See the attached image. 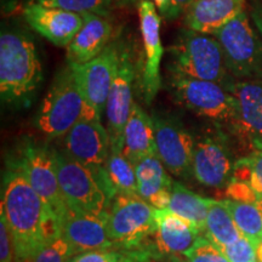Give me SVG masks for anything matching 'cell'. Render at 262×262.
Listing matches in <instances>:
<instances>
[{
	"label": "cell",
	"mask_w": 262,
	"mask_h": 262,
	"mask_svg": "<svg viewBox=\"0 0 262 262\" xmlns=\"http://www.w3.org/2000/svg\"><path fill=\"white\" fill-rule=\"evenodd\" d=\"M15 250V262H31L40 249L61 234L56 211L18 170L9 166L3 179L2 208Z\"/></svg>",
	"instance_id": "cell-1"
},
{
	"label": "cell",
	"mask_w": 262,
	"mask_h": 262,
	"mask_svg": "<svg viewBox=\"0 0 262 262\" xmlns=\"http://www.w3.org/2000/svg\"><path fill=\"white\" fill-rule=\"evenodd\" d=\"M42 80L37 47L28 33L3 27L0 34V95L14 107H28Z\"/></svg>",
	"instance_id": "cell-2"
},
{
	"label": "cell",
	"mask_w": 262,
	"mask_h": 262,
	"mask_svg": "<svg viewBox=\"0 0 262 262\" xmlns=\"http://www.w3.org/2000/svg\"><path fill=\"white\" fill-rule=\"evenodd\" d=\"M168 71L170 74L215 81L229 91L235 83L227 70L217 39L187 27L179 33L169 48Z\"/></svg>",
	"instance_id": "cell-3"
},
{
	"label": "cell",
	"mask_w": 262,
	"mask_h": 262,
	"mask_svg": "<svg viewBox=\"0 0 262 262\" xmlns=\"http://www.w3.org/2000/svg\"><path fill=\"white\" fill-rule=\"evenodd\" d=\"M85 100L73 66L68 63L56 74L39 108L35 124L44 135L61 137L83 117Z\"/></svg>",
	"instance_id": "cell-4"
},
{
	"label": "cell",
	"mask_w": 262,
	"mask_h": 262,
	"mask_svg": "<svg viewBox=\"0 0 262 262\" xmlns=\"http://www.w3.org/2000/svg\"><path fill=\"white\" fill-rule=\"evenodd\" d=\"M168 90L173 100L189 112L219 125L232 126L237 118V98L224 85L215 81L170 74Z\"/></svg>",
	"instance_id": "cell-5"
},
{
	"label": "cell",
	"mask_w": 262,
	"mask_h": 262,
	"mask_svg": "<svg viewBox=\"0 0 262 262\" xmlns=\"http://www.w3.org/2000/svg\"><path fill=\"white\" fill-rule=\"evenodd\" d=\"M224 52L227 70L233 77L262 80V41L243 11L212 33Z\"/></svg>",
	"instance_id": "cell-6"
},
{
	"label": "cell",
	"mask_w": 262,
	"mask_h": 262,
	"mask_svg": "<svg viewBox=\"0 0 262 262\" xmlns=\"http://www.w3.org/2000/svg\"><path fill=\"white\" fill-rule=\"evenodd\" d=\"M107 229L118 247L136 250L157 229L156 209L139 194H118L111 202Z\"/></svg>",
	"instance_id": "cell-7"
},
{
	"label": "cell",
	"mask_w": 262,
	"mask_h": 262,
	"mask_svg": "<svg viewBox=\"0 0 262 262\" xmlns=\"http://www.w3.org/2000/svg\"><path fill=\"white\" fill-rule=\"evenodd\" d=\"M58 183L66 203L88 214L107 217L111 199L94 172L66 152L54 149Z\"/></svg>",
	"instance_id": "cell-8"
},
{
	"label": "cell",
	"mask_w": 262,
	"mask_h": 262,
	"mask_svg": "<svg viewBox=\"0 0 262 262\" xmlns=\"http://www.w3.org/2000/svg\"><path fill=\"white\" fill-rule=\"evenodd\" d=\"M9 166L25 176L29 185L56 211L61 222L68 205L58 183L54 149L37 143H26Z\"/></svg>",
	"instance_id": "cell-9"
},
{
	"label": "cell",
	"mask_w": 262,
	"mask_h": 262,
	"mask_svg": "<svg viewBox=\"0 0 262 262\" xmlns=\"http://www.w3.org/2000/svg\"><path fill=\"white\" fill-rule=\"evenodd\" d=\"M120 48L116 42L110 45L98 56L83 64H73L81 93L85 100L83 116L102 118L111 88L119 64Z\"/></svg>",
	"instance_id": "cell-10"
},
{
	"label": "cell",
	"mask_w": 262,
	"mask_h": 262,
	"mask_svg": "<svg viewBox=\"0 0 262 262\" xmlns=\"http://www.w3.org/2000/svg\"><path fill=\"white\" fill-rule=\"evenodd\" d=\"M64 152L94 172L102 186V175L111 153V140L101 118L83 116L63 136Z\"/></svg>",
	"instance_id": "cell-11"
},
{
	"label": "cell",
	"mask_w": 262,
	"mask_h": 262,
	"mask_svg": "<svg viewBox=\"0 0 262 262\" xmlns=\"http://www.w3.org/2000/svg\"><path fill=\"white\" fill-rule=\"evenodd\" d=\"M136 78L133 54L129 49L120 48L119 64L111 88L106 104L107 131L111 140V149L122 152V141L124 127L126 125L134 107L133 88Z\"/></svg>",
	"instance_id": "cell-12"
},
{
	"label": "cell",
	"mask_w": 262,
	"mask_h": 262,
	"mask_svg": "<svg viewBox=\"0 0 262 262\" xmlns=\"http://www.w3.org/2000/svg\"><path fill=\"white\" fill-rule=\"evenodd\" d=\"M157 155L172 175L182 179L193 176L195 141L187 129L171 117L153 116Z\"/></svg>",
	"instance_id": "cell-13"
},
{
	"label": "cell",
	"mask_w": 262,
	"mask_h": 262,
	"mask_svg": "<svg viewBox=\"0 0 262 262\" xmlns=\"http://www.w3.org/2000/svg\"><path fill=\"white\" fill-rule=\"evenodd\" d=\"M234 163L221 133L205 134L195 141L193 178L203 186L226 188L232 182Z\"/></svg>",
	"instance_id": "cell-14"
},
{
	"label": "cell",
	"mask_w": 262,
	"mask_h": 262,
	"mask_svg": "<svg viewBox=\"0 0 262 262\" xmlns=\"http://www.w3.org/2000/svg\"><path fill=\"white\" fill-rule=\"evenodd\" d=\"M140 16V29L143 42V66L141 74V90L143 100L150 104L158 94L162 85L160 79V62L164 48L160 37V19L156 4L150 0H141L137 5Z\"/></svg>",
	"instance_id": "cell-15"
},
{
	"label": "cell",
	"mask_w": 262,
	"mask_h": 262,
	"mask_svg": "<svg viewBox=\"0 0 262 262\" xmlns=\"http://www.w3.org/2000/svg\"><path fill=\"white\" fill-rule=\"evenodd\" d=\"M231 93L237 98L238 112L231 130L253 152L262 149V80L235 81Z\"/></svg>",
	"instance_id": "cell-16"
},
{
	"label": "cell",
	"mask_w": 262,
	"mask_h": 262,
	"mask_svg": "<svg viewBox=\"0 0 262 262\" xmlns=\"http://www.w3.org/2000/svg\"><path fill=\"white\" fill-rule=\"evenodd\" d=\"M29 27L56 47L67 48L84 24L81 14L67 10L29 3L22 9Z\"/></svg>",
	"instance_id": "cell-17"
},
{
	"label": "cell",
	"mask_w": 262,
	"mask_h": 262,
	"mask_svg": "<svg viewBox=\"0 0 262 262\" xmlns=\"http://www.w3.org/2000/svg\"><path fill=\"white\" fill-rule=\"evenodd\" d=\"M61 234L70 243L74 255L96 249L119 248L110 237L106 217H98L71 206H67L61 217Z\"/></svg>",
	"instance_id": "cell-18"
},
{
	"label": "cell",
	"mask_w": 262,
	"mask_h": 262,
	"mask_svg": "<svg viewBox=\"0 0 262 262\" xmlns=\"http://www.w3.org/2000/svg\"><path fill=\"white\" fill-rule=\"evenodd\" d=\"M156 254L153 257L183 255L201 235L195 226L169 209H156Z\"/></svg>",
	"instance_id": "cell-19"
},
{
	"label": "cell",
	"mask_w": 262,
	"mask_h": 262,
	"mask_svg": "<svg viewBox=\"0 0 262 262\" xmlns=\"http://www.w3.org/2000/svg\"><path fill=\"white\" fill-rule=\"evenodd\" d=\"M84 24L67 47L68 63L83 64L95 58L110 45L113 26L106 16L84 12Z\"/></svg>",
	"instance_id": "cell-20"
},
{
	"label": "cell",
	"mask_w": 262,
	"mask_h": 262,
	"mask_svg": "<svg viewBox=\"0 0 262 262\" xmlns=\"http://www.w3.org/2000/svg\"><path fill=\"white\" fill-rule=\"evenodd\" d=\"M245 0H193L183 14L186 27L212 34L244 11Z\"/></svg>",
	"instance_id": "cell-21"
},
{
	"label": "cell",
	"mask_w": 262,
	"mask_h": 262,
	"mask_svg": "<svg viewBox=\"0 0 262 262\" xmlns=\"http://www.w3.org/2000/svg\"><path fill=\"white\" fill-rule=\"evenodd\" d=\"M137 191L155 209H168L173 180L158 155L146 157L135 165Z\"/></svg>",
	"instance_id": "cell-22"
},
{
	"label": "cell",
	"mask_w": 262,
	"mask_h": 262,
	"mask_svg": "<svg viewBox=\"0 0 262 262\" xmlns=\"http://www.w3.org/2000/svg\"><path fill=\"white\" fill-rule=\"evenodd\" d=\"M122 153L134 165L146 157L157 155L153 118L136 102L134 103L133 111L124 127Z\"/></svg>",
	"instance_id": "cell-23"
},
{
	"label": "cell",
	"mask_w": 262,
	"mask_h": 262,
	"mask_svg": "<svg viewBox=\"0 0 262 262\" xmlns=\"http://www.w3.org/2000/svg\"><path fill=\"white\" fill-rule=\"evenodd\" d=\"M102 187L111 202L118 194H139L135 165L122 152L111 149L102 175Z\"/></svg>",
	"instance_id": "cell-24"
},
{
	"label": "cell",
	"mask_w": 262,
	"mask_h": 262,
	"mask_svg": "<svg viewBox=\"0 0 262 262\" xmlns=\"http://www.w3.org/2000/svg\"><path fill=\"white\" fill-rule=\"evenodd\" d=\"M215 199L204 198L178 181H173L168 209L195 226L199 232L205 231L208 212Z\"/></svg>",
	"instance_id": "cell-25"
},
{
	"label": "cell",
	"mask_w": 262,
	"mask_h": 262,
	"mask_svg": "<svg viewBox=\"0 0 262 262\" xmlns=\"http://www.w3.org/2000/svg\"><path fill=\"white\" fill-rule=\"evenodd\" d=\"M205 233L220 248L234 243L243 235L225 201H215L211 205L206 216Z\"/></svg>",
	"instance_id": "cell-26"
},
{
	"label": "cell",
	"mask_w": 262,
	"mask_h": 262,
	"mask_svg": "<svg viewBox=\"0 0 262 262\" xmlns=\"http://www.w3.org/2000/svg\"><path fill=\"white\" fill-rule=\"evenodd\" d=\"M225 203L242 234L257 247L262 242V199H258L254 204L231 199Z\"/></svg>",
	"instance_id": "cell-27"
},
{
	"label": "cell",
	"mask_w": 262,
	"mask_h": 262,
	"mask_svg": "<svg viewBox=\"0 0 262 262\" xmlns=\"http://www.w3.org/2000/svg\"><path fill=\"white\" fill-rule=\"evenodd\" d=\"M37 2L42 5L63 9L77 14L94 12L106 17L110 15L114 5L113 0H37Z\"/></svg>",
	"instance_id": "cell-28"
},
{
	"label": "cell",
	"mask_w": 262,
	"mask_h": 262,
	"mask_svg": "<svg viewBox=\"0 0 262 262\" xmlns=\"http://www.w3.org/2000/svg\"><path fill=\"white\" fill-rule=\"evenodd\" d=\"M182 256L187 262H229L221 248L206 235H199L194 244Z\"/></svg>",
	"instance_id": "cell-29"
},
{
	"label": "cell",
	"mask_w": 262,
	"mask_h": 262,
	"mask_svg": "<svg viewBox=\"0 0 262 262\" xmlns=\"http://www.w3.org/2000/svg\"><path fill=\"white\" fill-rule=\"evenodd\" d=\"M74 256L70 243L66 241L62 234L52 239L50 243L44 245L31 262H70Z\"/></svg>",
	"instance_id": "cell-30"
},
{
	"label": "cell",
	"mask_w": 262,
	"mask_h": 262,
	"mask_svg": "<svg viewBox=\"0 0 262 262\" xmlns=\"http://www.w3.org/2000/svg\"><path fill=\"white\" fill-rule=\"evenodd\" d=\"M221 250L229 262H258L256 245L244 235L234 243L222 247Z\"/></svg>",
	"instance_id": "cell-31"
},
{
	"label": "cell",
	"mask_w": 262,
	"mask_h": 262,
	"mask_svg": "<svg viewBox=\"0 0 262 262\" xmlns=\"http://www.w3.org/2000/svg\"><path fill=\"white\" fill-rule=\"evenodd\" d=\"M127 253L129 249H96L74 255L70 262H120Z\"/></svg>",
	"instance_id": "cell-32"
},
{
	"label": "cell",
	"mask_w": 262,
	"mask_h": 262,
	"mask_svg": "<svg viewBox=\"0 0 262 262\" xmlns=\"http://www.w3.org/2000/svg\"><path fill=\"white\" fill-rule=\"evenodd\" d=\"M226 195L231 201L249 203V204H254L258 201V196L253 187L248 182L243 181H232L229 183L226 187Z\"/></svg>",
	"instance_id": "cell-33"
},
{
	"label": "cell",
	"mask_w": 262,
	"mask_h": 262,
	"mask_svg": "<svg viewBox=\"0 0 262 262\" xmlns=\"http://www.w3.org/2000/svg\"><path fill=\"white\" fill-rule=\"evenodd\" d=\"M0 262H15L14 243L3 212H0Z\"/></svg>",
	"instance_id": "cell-34"
},
{
	"label": "cell",
	"mask_w": 262,
	"mask_h": 262,
	"mask_svg": "<svg viewBox=\"0 0 262 262\" xmlns=\"http://www.w3.org/2000/svg\"><path fill=\"white\" fill-rule=\"evenodd\" d=\"M247 158L251 169L249 185L253 187L258 199H262V149L255 150L251 155H249Z\"/></svg>",
	"instance_id": "cell-35"
},
{
	"label": "cell",
	"mask_w": 262,
	"mask_h": 262,
	"mask_svg": "<svg viewBox=\"0 0 262 262\" xmlns=\"http://www.w3.org/2000/svg\"><path fill=\"white\" fill-rule=\"evenodd\" d=\"M193 0H172L171 8H170L169 14L166 15V18L175 19L178 18L180 15L185 14L189 5L192 4Z\"/></svg>",
	"instance_id": "cell-36"
},
{
	"label": "cell",
	"mask_w": 262,
	"mask_h": 262,
	"mask_svg": "<svg viewBox=\"0 0 262 262\" xmlns=\"http://www.w3.org/2000/svg\"><path fill=\"white\" fill-rule=\"evenodd\" d=\"M152 255L148 250L145 249H136V250H129L126 256L120 262H150Z\"/></svg>",
	"instance_id": "cell-37"
},
{
	"label": "cell",
	"mask_w": 262,
	"mask_h": 262,
	"mask_svg": "<svg viewBox=\"0 0 262 262\" xmlns=\"http://www.w3.org/2000/svg\"><path fill=\"white\" fill-rule=\"evenodd\" d=\"M153 3L156 4L157 10L160 11V14L166 17V15L170 11V8H171L172 0H153Z\"/></svg>",
	"instance_id": "cell-38"
},
{
	"label": "cell",
	"mask_w": 262,
	"mask_h": 262,
	"mask_svg": "<svg viewBox=\"0 0 262 262\" xmlns=\"http://www.w3.org/2000/svg\"><path fill=\"white\" fill-rule=\"evenodd\" d=\"M251 16H253V19L256 25V27L262 35V8L260 5H255L253 8V11H251Z\"/></svg>",
	"instance_id": "cell-39"
},
{
	"label": "cell",
	"mask_w": 262,
	"mask_h": 262,
	"mask_svg": "<svg viewBox=\"0 0 262 262\" xmlns=\"http://www.w3.org/2000/svg\"><path fill=\"white\" fill-rule=\"evenodd\" d=\"M18 0H2V10L5 15L11 14L17 9Z\"/></svg>",
	"instance_id": "cell-40"
},
{
	"label": "cell",
	"mask_w": 262,
	"mask_h": 262,
	"mask_svg": "<svg viewBox=\"0 0 262 262\" xmlns=\"http://www.w3.org/2000/svg\"><path fill=\"white\" fill-rule=\"evenodd\" d=\"M157 262H187V260L180 257V255H169V256L160 257V260L159 257H157Z\"/></svg>",
	"instance_id": "cell-41"
},
{
	"label": "cell",
	"mask_w": 262,
	"mask_h": 262,
	"mask_svg": "<svg viewBox=\"0 0 262 262\" xmlns=\"http://www.w3.org/2000/svg\"><path fill=\"white\" fill-rule=\"evenodd\" d=\"M141 0H113L114 5L117 6H134L139 5Z\"/></svg>",
	"instance_id": "cell-42"
},
{
	"label": "cell",
	"mask_w": 262,
	"mask_h": 262,
	"mask_svg": "<svg viewBox=\"0 0 262 262\" xmlns=\"http://www.w3.org/2000/svg\"><path fill=\"white\" fill-rule=\"evenodd\" d=\"M256 254H257L258 262H262V242L256 247Z\"/></svg>",
	"instance_id": "cell-43"
}]
</instances>
